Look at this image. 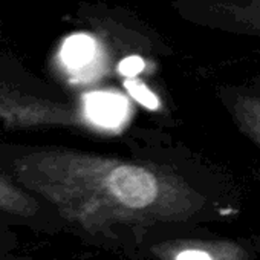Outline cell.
I'll use <instances>...</instances> for the list:
<instances>
[{
    "instance_id": "7a4b0ae2",
    "label": "cell",
    "mask_w": 260,
    "mask_h": 260,
    "mask_svg": "<svg viewBox=\"0 0 260 260\" xmlns=\"http://www.w3.org/2000/svg\"><path fill=\"white\" fill-rule=\"evenodd\" d=\"M158 260H255L257 249L251 239L220 236L176 237L152 246Z\"/></svg>"
},
{
    "instance_id": "30bf717a",
    "label": "cell",
    "mask_w": 260,
    "mask_h": 260,
    "mask_svg": "<svg viewBox=\"0 0 260 260\" xmlns=\"http://www.w3.org/2000/svg\"><path fill=\"white\" fill-rule=\"evenodd\" d=\"M144 69V60L141 57H127L119 63V72L124 77H135Z\"/></svg>"
},
{
    "instance_id": "5b68a950",
    "label": "cell",
    "mask_w": 260,
    "mask_h": 260,
    "mask_svg": "<svg viewBox=\"0 0 260 260\" xmlns=\"http://www.w3.org/2000/svg\"><path fill=\"white\" fill-rule=\"evenodd\" d=\"M0 116L7 119H16V121H51L52 118L58 121L72 119L71 115L63 109L57 107L52 109V106L48 104H39L32 101H25L20 96H14L13 93H2L0 89Z\"/></svg>"
},
{
    "instance_id": "3957f363",
    "label": "cell",
    "mask_w": 260,
    "mask_h": 260,
    "mask_svg": "<svg viewBox=\"0 0 260 260\" xmlns=\"http://www.w3.org/2000/svg\"><path fill=\"white\" fill-rule=\"evenodd\" d=\"M199 17L214 29L260 42V0H201Z\"/></svg>"
},
{
    "instance_id": "8992f818",
    "label": "cell",
    "mask_w": 260,
    "mask_h": 260,
    "mask_svg": "<svg viewBox=\"0 0 260 260\" xmlns=\"http://www.w3.org/2000/svg\"><path fill=\"white\" fill-rule=\"evenodd\" d=\"M86 106L90 119L104 127L121 124L127 110V104L124 98L104 92L90 93L87 96Z\"/></svg>"
},
{
    "instance_id": "52a82bcc",
    "label": "cell",
    "mask_w": 260,
    "mask_h": 260,
    "mask_svg": "<svg viewBox=\"0 0 260 260\" xmlns=\"http://www.w3.org/2000/svg\"><path fill=\"white\" fill-rule=\"evenodd\" d=\"M0 211L11 216L31 217L39 211V202L0 173Z\"/></svg>"
},
{
    "instance_id": "6da1fadb",
    "label": "cell",
    "mask_w": 260,
    "mask_h": 260,
    "mask_svg": "<svg viewBox=\"0 0 260 260\" xmlns=\"http://www.w3.org/2000/svg\"><path fill=\"white\" fill-rule=\"evenodd\" d=\"M17 181L71 223L96 233L115 225L228 219L237 194L194 185L175 170L69 150H45L16 162Z\"/></svg>"
},
{
    "instance_id": "ba28073f",
    "label": "cell",
    "mask_w": 260,
    "mask_h": 260,
    "mask_svg": "<svg viewBox=\"0 0 260 260\" xmlns=\"http://www.w3.org/2000/svg\"><path fill=\"white\" fill-rule=\"evenodd\" d=\"M96 57V43L87 36L69 37L61 49L64 66L71 72H83Z\"/></svg>"
},
{
    "instance_id": "9c48e42d",
    "label": "cell",
    "mask_w": 260,
    "mask_h": 260,
    "mask_svg": "<svg viewBox=\"0 0 260 260\" xmlns=\"http://www.w3.org/2000/svg\"><path fill=\"white\" fill-rule=\"evenodd\" d=\"M124 87L128 92L135 101H138L141 106L150 109V110H158L159 109V100L158 96L138 78L135 77H127L124 81Z\"/></svg>"
},
{
    "instance_id": "277c9868",
    "label": "cell",
    "mask_w": 260,
    "mask_h": 260,
    "mask_svg": "<svg viewBox=\"0 0 260 260\" xmlns=\"http://www.w3.org/2000/svg\"><path fill=\"white\" fill-rule=\"evenodd\" d=\"M217 96L237 132L260 152V84H226Z\"/></svg>"
}]
</instances>
